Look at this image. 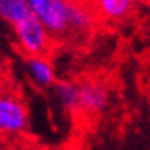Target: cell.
<instances>
[{
  "label": "cell",
  "instance_id": "3957f363",
  "mask_svg": "<svg viewBox=\"0 0 150 150\" xmlns=\"http://www.w3.org/2000/svg\"><path fill=\"white\" fill-rule=\"evenodd\" d=\"M29 125V110L25 101L14 91L0 93V133L19 135Z\"/></svg>",
  "mask_w": 150,
  "mask_h": 150
},
{
  "label": "cell",
  "instance_id": "277c9868",
  "mask_svg": "<svg viewBox=\"0 0 150 150\" xmlns=\"http://www.w3.org/2000/svg\"><path fill=\"white\" fill-rule=\"evenodd\" d=\"M98 25V17L89 0H69L68 5V37H86Z\"/></svg>",
  "mask_w": 150,
  "mask_h": 150
},
{
  "label": "cell",
  "instance_id": "52a82bcc",
  "mask_svg": "<svg viewBox=\"0 0 150 150\" xmlns=\"http://www.w3.org/2000/svg\"><path fill=\"white\" fill-rule=\"evenodd\" d=\"M25 68L34 84L39 88H51L56 84V69L47 56H30L25 61Z\"/></svg>",
  "mask_w": 150,
  "mask_h": 150
},
{
  "label": "cell",
  "instance_id": "7a4b0ae2",
  "mask_svg": "<svg viewBox=\"0 0 150 150\" xmlns=\"http://www.w3.org/2000/svg\"><path fill=\"white\" fill-rule=\"evenodd\" d=\"M30 14L47 29L54 39L68 37L69 0H27Z\"/></svg>",
  "mask_w": 150,
  "mask_h": 150
},
{
  "label": "cell",
  "instance_id": "5b68a950",
  "mask_svg": "<svg viewBox=\"0 0 150 150\" xmlns=\"http://www.w3.org/2000/svg\"><path fill=\"white\" fill-rule=\"evenodd\" d=\"M79 98H81V111L98 115L108 108L110 89L103 81L86 79L79 83Z\"/></svg>",
  "mask_w": 150,
  "mask_h": 150
},
{
  "label": "cell",
  "instance_id": "30bf717a",
  "mask_svg": "<svg viewBox=\"0 0 150 150\" xmlns=\"http://www.w3.org/2000/svg\"><path fill=\"white\" fill-rule=\"evenodd\" d=\"M135 4H140V5H147V4H150V0H135Z\"/></svg>",
  "mask_w": 150,
  "mask_h": 150
},
{
  "label": "cell",
  "instance_id": "7c38bea8",
  "mask_svg": "<svg viewBox=\"0 0 150 150\" xmlns=\"http://www.w3.org/2000/svg\"><path fill=\"white\" fill-rule=\"evenodd\" d=\"M2 69L4 68H2V64H0V79H2Z\"/></svg>",
  "mask_w": 150,
  "mask_h": 150
},
{
  "label": "cell",
  "instance_id": "8992f818",
  "mask_svg": "<svg viewBox=\"0 0 150 150\" xmlns=\"http://www.w3.org/2000/svg\"><path fill=\"white\" fill-rule=\"evenodd\" d=\"M98 21L120 24L127 21L135 10V0H89Z\"/></svg>",
  "mask_w": 150,
  "mask_h": 150
},
{
  "label": "cell",
  "instance_id": "8fae6325",
  "mask_svg": "<svg viewBox=\"0 0 150 150\" xmlns=\"http://www.w3.org/2000/svg\"><path fill=\"white\" fill-rule=\"evenodd\" d=\"M4 91V86H2V79H0V93Z\"/></svg>",
  "mask_w": 150,
  "mask_h": 150
},
{
  "label": "cell",
  "instance_id": "6da1fadb",
  "mask_svg": "<svg viewBox=\"0 0 150 150\" xmlns=\"http://www.w3.org/2000/svg\"><path fill=\"white\" fill-rule=\"evenodd\" d=\"M14 27L15 44L22 54L30 56H47L54 47L56 39L47 29L30 14L29 17L17 22Z\"/></svg>",
  "mask_w": 150,
  "mask_h": 150
},
{
  "label": "cell",
  "instance_id": "9c48e42d",
  "mask_svg": "<svg viewBox=\"0 0 150 150\" xmlns=\"http://www.w3.org/2000/svg\"><path fill=\"white\" fill-rule=\"evenodd\" d=\"M30 15L27 0H0V19L10 25Z\"/></svg>",
  "mask_w": 150,
  "mask_h": 150
},
{
  "label": "cell",
  "instance_id": "ba28073f",
  "mask_svg": "<svg viewBox=\"0 0 150 150\" xmlns=\"http://www.w3.org/2000/svg\"><path fill=\"white\" fill-rule=\"evenodd\" d=\"M56 96L62 108L71 113L81 111V98H79V83L74 81H56Z\"/></svg>",
  "mask_w": 150,
  "mask_h": 150
}]
</instances>
